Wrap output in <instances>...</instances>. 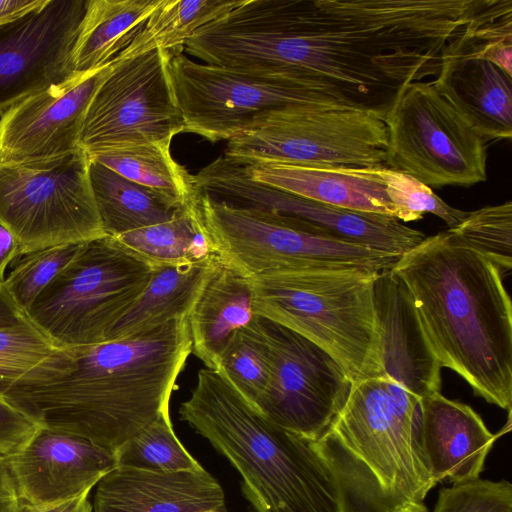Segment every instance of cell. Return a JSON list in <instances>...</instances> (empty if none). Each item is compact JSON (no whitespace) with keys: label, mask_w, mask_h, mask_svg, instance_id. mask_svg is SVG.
I'll return each mask as SVG.
<instances>
[{"label":"cell","mask_w":512,"mask_h":512,"mask_svg":"<svg viewBox=\"0 0 512 512\" xmlns=\"http://www.w3.org/2000/svg\"><path fill=\"white\" fill-rule=\"evenodd\" d=\"M23 503L18 495L5 460L0 456V512H22Z\"/></svg>","instance_id":"obj_38"},{"label":"cell","mask_w":512,"mask_h":512,"mask_svg":"<svg viewBox=\"0 0 512 512\" xmlns=\"http://www.w3.org/2000/svg\"><path fill=\"white\" fill-rule=\"evenodd\" d=\"M374 297L381 376L420 399L440 392L442 368L425 342L408 290L391 269L379 273Z\"/></svg>","instance_id":"obj_20"},{"label":"cell","mask_w":512,"mask_h":512,"mask_svg":"<svg viewBox=\"0 0 512 512\" xmlns=\"http://www.w3.org/2000/svg\"><path fill=\"white\" fill-rule=\"evenodd\" d=\"M82 149L30 162H0V223L23 253L105 236Z\"/></svg>","instance_id":"obj_8"},{"label":"cell","mask_w":512,"mask_h":512,"mask_svg":"<svg viewBox=\"0 0 512 512\" xmlns=\"http://www.w3.org/2000/svg\"><path fill=\"white\" fill-rule=\"evenodd\" d=\"M27 413L0 393V456L4 457L26 442L40 427Z\"/></svg>","instance_id":"obj_37"},{"label":"cell","mask_w":512,"mask_h":512,"mask_svg":"<svg viewBox=\"0 0 512 512\" xmlns=\"http://www.w3.org/2000/svg\"><path fill=\"white\" fill-rule=\"evenodd\" d=\"M23 248L14 234L0 223V282L5 279V271L10 263L23 255Z\"/></svg>","instance_id":"obj_40"},{"label":"cell","mask_w":512,"mask_h":512,"mask_svg":"<svg viewBox=\"0 0 512 512\" xmlns=\"http://www.w3.org/2000/svg\"><path fill=\"white\" fill-rule=\"evenodd\" d=\"M262 323L272 366L256 410L277 426L315 442L343 408L352 383L319 346L275 322L262 318Z\"/></svg>","instance_id":"obj_14"},{"label":"cell","mask_w":512,"mask_h":512,"mask_svg":"<svg viewBox=\"0 0 512 512\" xmlns=\"http://www.w3.org/2000/svg\"><path fill=\"white\" fill-rule=\"evenodd\" d=\"M243 167L252 180L288 193L347 210L395 218L382 179V166L261 163Z\"/></svg>","instance_id":"obj_22"},{"label":"cell","mask_w":512,"mask_h":512,"mask_svg":"<svg viewBox=\"0 0 512 512\" xmlns=\"http://www.w3.org/2000/svg\"><path fill=\"white\" fill-rule=\"evenodd\" d=\"M254 317L248 278L220 264L187 317L191 353L205 367L219 369L222 353L231 337Z\"/></svg>","instance_id":"obj_23"},{"label":"cell","mask_w":512,"mask_h":512,"mask_svg":"<svg viewBox=\"0 0 512 512\" xmlns=\"http://www.w3.org/2000/svg\"><path fill=\"white\" fill-rule=\"evenodd\" d=\"M171 75L184 132L210 142L228 141L256 117L280 108H351L323 88L298 78L198 63L182 52L172 53Z\"/></svg>","instance_id":"obj_10"},{"label":"cell","mask_w":512,"mask_h":512,"mask_svg":"<svg viewBox=\"0 0 512 512\" xmlns=\"http://www.w3.org/2000/svg\"><path fill=\"white\" fill-rule=\"evenodd\" d=\"M433 512H512V485L480 478L455 483L440 490Z\"/></svg>","instance_id":"obj_36"},{"label":"cell","mask_w":512,"mask_h":512,"mask_svg":"<svg viewBox=\"0 0 512 512\" xmlns=\"http://www.w3.org/2000/svg\"><path fill=\"white\" fill-rule=\"evenodd\" d=\"M466 245L491 260L501 272L512 268V202L467 212L448 229Z\"/></svg>","instance_id":"obj_32"},{"label":"cell","mask_w":512,"mask_h":512,"mask_svg":"<svg viewBox=\"0 0 512 512\" xmlns=\"http://www.w3.org/2000/svg\"><path fill=\"white\" fill-rule=\"evenodd\" d=\"M380 272L354 262L314 261L251 277L252 311L319 346L351 383L381 376L374 297Z\"/></svg>","instance_id":"obj_5"},{"label":"cell","mask_w":512,"mask_h":512,"mask_svg":"<svg viewBox=\"0 0 512 512\" xmlns=\"http://www.w3.org/2000/svg\"><path fill=\"white\" fill-rule=\"evenodd\" d=\"M160 0H87L73 48L76 73L112 63L133 41Z\"/></svg>","instance_id":"obj_25"},{"label":"cell","mask_w":512,"mask_h":512,"mask_svg":"<svg viewBox=\"0 0 512 512\" xmlns=\"http://www.w3.org/2000/svg\"><path fill=\"white\" fill-rule=\"evenodd\" d=\"M81 243L50 246L23 254L5 277L6 293L23 313L69 263Z\"/></svg>","instance_id":"obj_33"},{"label":"cell","mask_w":512,"mask_h":512,"mask_svg":"<svg viewBox=\"0 0 512 512\" xmlns=\"http://www.w3.org/2000/svg\"><path fill=\"white\" fill-rule=\"evenodd\" d=\"M240 1L160 0L143 28L115 60L155 49L182 52L196 31L235 8Z\"/></svg>","instance_id":"obj_29"},{"label":"cell","mask_w":512,"mask_h":512,"mask_svg":"<svg viewBox=\"0 0 512 512\" xmlns=\"http://www.w3.org/2000/svg\"><path fill=\"white\" fill-rule=\"evenodd\" d=\"M191 348L187 319L99 344L58 348L4 395L42 427L116 452L169 412Z\"/></svg>","instance_id":"obj_1"},{"label":"cell","mask_w":512,"mask_h":512,"mask_svg":"<svg viewBox=\"0 0 512 512\" xmlns=\"http://www.w3.org/2000/svg\"><path fill=\"white\" fill-rule=\"evenodd\" d=\"M154 269L115 237L83 242L24 314L58 348L107 342Z\"/></svg>","instance_id":"obj_6"},{"label":"cell","mask_w":512,"mask_h":512,"mask_svg":"<svg viewBox=\"0 0 512 512\" xmlns=\"http://www.w3.org/2000/svg\"><path fill=\"white\" fill-rule=\"evenodd\" d=\"M116 459L117 466L153 472L203 468L176 437L169 412L119 447Z\"/></svg>","instance_id":"obj_31"},{"label":"cell","mask_w":512,"mask_h":512,"mask_svg":"<svg viewBox=\"0 0 512 512\" xmlns=\"http://www.w3.org/2000/svg\"><path fill=\"white\" fill-rule=\"evenodd\" d=\"M195 207L214 256L246 278L314 261L354 262L383 271L400 257L315 235L283 216L227 205L200 191Z\"/></svg>","instance_id":"obj_9"},{"label":"cell","mask_w":512,"mask_h":512,"mask_svg":"<svg viewBox=\"0 0 512 512\" xmlns=\"http://www.w3.org/2000/svg\"><path fill=\"white\" fill-rule=\"evenodd\" d=\"M390 269L408 290L441 368L511 411L512 306L501 270L449 230L426 236Z\"/></svg>","instance_id":"obj_2"},{"label":"cell","mask_w":512,"mask_h":512,"mask_svg":"<svg viewBox=\"0 0 512 512\" xmlns=\"http://www.w3.org/2000/svg\"><path fill=\"white\" fill-rule=\"evenodd\" d=\"M45 0H0V24L17 19L41 6Z\"/></svg>","instance_id":"obj_41"},{"label":"cell","mask_w":512,"mask_h":512,"mask_svg":"<svg viewBox=\"0 0 512 512\" xmlns=\"http://www.w3.org/2000/svg\"><path fill=\"white\" fill-rule=\"evenodd\" d=\"M89 176L100 220L108 236L117 237L168 221L183 209L91 158Z\"/></svg>","instance_id":"obj_26"},{"label":"cell","mask_w":512,"mask_h":512,"mask_svg":"<svg viewBox=\"0 0 512 512\" xmlns=\"http://www.w3.org/2000/svg\"><path fill=\"white\" fill-rule=\"evenodd\" d=\"M484 4L445 50L432 80L438 93L486 141L512 136V76L482 57L475 29Z\"/></svg>","instance_id":"obj_18"},{"label":"cell","mask_w":512,"mask_h":512,"mask_svg":"<svg viewBox=\"0 0 512 512\" xmlns=\"http://www.w3.org/2000/svg\"><path fill=\"white\" fill-rule=\"evenodd\" d=\"M381 175L395 209V218L399 221H417L424 214L430 213L453 228L467 214L466 211L448 205L429 186L404 172L382 166Z\"/></svg>","instance_id":"obj_35"},{"label":"cell","mask_w":512,"mask_h":512,"mask_svg":"<svg viewBox=\"0 0 512 512\" xmlns=\"http://www.w3.org/2000/svg\"><path fill=\"white\" fill-rule=\"evenodd\" d=\"M111 64L75 73L2 112L0 162L49 159L80 149L88 106Z\"/></svg>","instance_id":"obj_16"},{"label":"cell","mask_w":512,"mask_h":512,"mask_svg":"<svg viewBox=\"0 0 512 512\" xmlns=\"http://www.w3.org/2000/svg\"><path fill=\"white\" fill-rule=\"evenodd\" d=\"M388 129L376 114L353 108L299 105L256 117L228 140L224 157L261 163L385 166Z\"/></svg>","instance_id":"obj_7"},{"label":"cell","mask_w":512,"mask_h":512,"mask_svg":"<svg viewBox=\"0 0 512 512\" xmlns=\"http://www.w3.org/2000/svg\"><path fill=\"white\" fill-rule=\"evenodd\" d=\"M419 440L435 484L478 479L498 435L469 405L435 392L420 399Z\"/></svg>","instance_id":"obj_19"},{"label":"cell","mask_w":512,"mask_h":512,"mask_svg":"<svg viewBox=\"0 0 512 512\" xmlns=\"http://www.w3.org/2000/svg\"><path fill=\"white\" fill-rule=\"evenodd\" d=\"M87 0H45L0 24V112L76 72L73 48Z\"/></svg>","instance_id":"obj_15"},{"label":"cell","mask_w":512,"mask_h":512,"mask_svg":"<svg viewBox=\"0 0 512 512\" xmlns=\"http://www.w3.org/2000/svg\"><path fill=\"white\" fill-rule=\"evenodd\" d=\"M58 347L24 316L0 326V393L50 357Z\"/></svg>","instance_id":"obj_34"},{"label":"cell","mask_w":512,"mask_h":512,"mask_svg":"<svg viewBox=\"0 0 512 512\" xmlns=\"http://www.w3.org/2000/svg\"><path fill=\"white\" fill-rule=\"evenodd\" d=\"M225 512L224 492L204 468L153 472L116 466L98 482L95 512Z\"/></svg>","instance_id":"obj_21"},{"label":"cell","mask_w":512,"mask_h":512,"mask_svg":"<svg viewBox=\"0 0 512 512\" xmlns=\"http://www.w3.org/2000/svg\"><path fill=\"white\" fill-rule=\"evenodd\" d=\"M196 201L181 209L168 221L115 238L154 267L195 264L214 259L216 257L196 211Z\"/></svg>","instance_id":"obj_28"},{"label":"cell","mask_w":512,"mask_h":512,"mask_svg":"<svg viewBox=\"0 0 512 512\" xmlns=\"http://www.w3.org/2000/svg\"><path fill=\"white\" fill-rule=\"evenodd\" d=\"M179 414L239 471L257 512H338L332 478L313 442L267 419L220 370H199Z\"/></svg>","instance_id":"obj_4"},{"label":"cell","mask_w":512,"mask_h":512,"mask_svg":"<svg viewBox=\"0 0 512 512\" xmlns=\"http://www.w3.org/2000/svg\"><path fill=\"white\" fill-rule=\"evenodd\" d=\"M385 123L386 167L435 187L470 186L487 179V142L432 81L408 84Z\"/></svg>","instance_id":"obj_11"},{"label":"cell","mask_w":512,"mask_h":512,"mask_svg":"<svg viewBox=\"0 0 512 512\" xmlns=\"http://www.w3.org/2000/svg\"><path fill=\"white\" fill-rule=\"evenodd\" d=\"M170 144L166 141L136 144L90 158L184 208L197 200L199 191L194 175L173 159Z\"/></svg>","instance_id":"obj_27"},{"label":"cell","mask_w":512,"mask_h":512,"mask_svg":"<svg viewBox=\"0 0 512 512\" xmlns=\"http://www.w3.org/2000/svg\"><path fill=\"white\" fill-rule=\"evenodd\" d=\"M201 512H222V511L215 510V509H208V510H204V511H201Z\"/></svg>","instance_id":"obj_43"},{"label":"cell","mask_w":512,"mask_h":512,"mask_svg":"<svg viewBox=\"0 0 512 512\" xmlns=\"http://www.w3.org/2000/svg\"><path fill=\"white\" fill-rule=\"evenodd\" d=\"M3 458L24 505L76 497L117 466L115 451L42 426Z\"/></svg>","instance_id":"obj_17"},{"label":"cell","mask_w":512,"mask_h":512,"mask_svg":"<svg viewBox=\"0 0 512 512\" xmlns=\"http://www.w3.org/2000/svg\"><path fill=\"white\" fill-rule=\"evenodd\" d=\"M221 263L156 266L144 291L110 332L108 341L187 319L203 288Z\"/></svg>","instance_id":"obj_24"},{"label":"cell","mask_w":512,"mask_h":512,"mask_svg":"<svg viewBox=\"0 0 512 512\" xmlns=\"http://www.w3.org/2000/svg\"><path fill=\"white\" fill-rule=\"evenodd\" d=\"M172 52L155 49L114 60L85 115L80 147L90 156L184 132L172 75Z\"/></svg>","instance_id":"obj_12"},{"label":"cell","mask_w":512,"mask_h":512,"mask_svg":"<svg viewBox=\"0 0 512 512\" xmlns=\"http://www.w3.org/2000/svg\"><path fill=\"white\" fill-rule=\"evenodd\" d=\"M272 354L259 316L231 337L219 369L255 409L269 382Z\"/></svg>","instance_id":"obj_30"},{"label":"cell","mask_w":512,"mask_h":512,"mask_svg":"<svg viewBox=\"0 0 512 512\" xmlns=\"http://www.w3.org/2000/svg\"><path fill=\"white\" fill-rule=\"evenodd\" d=\"M90 491L76 497L43 505H24L22 512H92V505L88 500Z\"/></svg>","instance_id":"obj_39"},{"label":"cell","mask_w":512,"mask_h":512,"mask_svg":"<svg viewBox=\"0 0 512 512\" xmlns=\"http://www.w3.org/2000/svg\"><path fill=\"white\" fill-rule=\"evenodd\" d=\"M420 398L377 376L351 384L346 402L313 442L333 481L338 512H427L436 485L419 440Z\"/></svg>","instance_id":"obj_3"},{"label":"cell","mask_w":512,"mask_h":512,"mask_svg":"<svg viewBox=\"0 0 512 512\" xmlns=\"http://www.w3.org/2000/svg\"><path fill=\"white\" fill-rule=\"evenodd\" d=\"M200 192L227 205L283 216L312 234L401 256L426 235L382 214L347 210L303 198L252 180L221 156L194 175Z\"/></svg>","instance_id":"obj_13"},{"label":"cell","mask_w":512,"mask_h":512,"mask_svg":"<svg viewBox=\"0 0 512 512\" xmlns=\"http://www.w3.org/2000/svg\"><path fill=\"white\" fill-rule=\"evenodd\" d=\"M24 316L25 314L13 303L0 282V326L14 324Z\"/></svg>","instance_id":"obj_42"}]
</instances>
